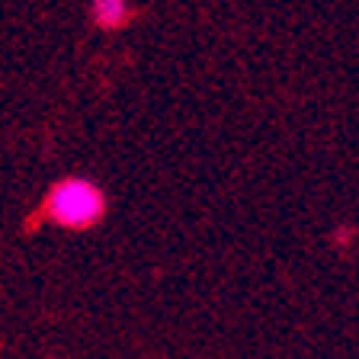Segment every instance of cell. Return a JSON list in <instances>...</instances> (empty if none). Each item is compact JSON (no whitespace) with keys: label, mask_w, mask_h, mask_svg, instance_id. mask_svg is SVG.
Returning <instances> with one entry per match:
<instances>
[{"label":"cell","mask_w":359,"mask_h":359,"mask_svg":"<svg viewBox=\"0 0 359 359\" xmlns=\"http://www.w3.org/2000/svg\"><path fill=\"white\" fill-rule=\"evenodd\" d=\"M42 212L55 228L65 231H90L109 212V196L97 180L83 177V173H67V177L55 180L45 189Z\"/></svg>","instance_id":"6da1fadb"},{"label":"cell","mask_w":359,"mask_h":359,"mask_svg":"<svg viewBox=\"0 0 359 359\" xmlns=\"http://www.w3.org/2000/svg\"><path fill=\"white\" fill-rule=\"evenodd\" d=\"M135 16L132 0H90V20L106 32L126 29Z\"/></svg>","instance_id":"7a4b0ae2"}]
</instances>
